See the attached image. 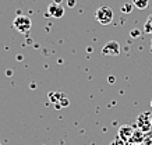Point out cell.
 I'll return each mask as SVG.
<instances>
[{
  "instance_id": "6da1fadb",
  "label": "cell",
  "mask_w": 152,
  "mask_h": 145,
  "mask_svg": "<svg viewBox=\"0 0 152 145\" xmlns=\"http://www.w3.org/2000/svg\"><path fill=\"white\" fill-rule=\"evenodd\" d=\"M95 18L101 25H109L113 21V10L109 6H101L95 11Z\"/></svg>"
},
{
  "instance_id": "7a4b0ae2",
  "label": "cell",
  "mask_w": 152,
  "mask_h": 145,
  "mask_svg": "<svg viewBox=\"0 0 152 145\" xmlns=\"http://www.w3.org/2000/svg\"><path fill=\"white\" fill-rule=\"evenodd\" d=\"M13 27L20 34H28L32 28V21L27 15H17L13 21Z\"/></svg>"
},
{
  "instance_id": "3957f363",
  "label": "cell",
  "mask_w": 152,
  "mask_h": 145,
  "mask_svg": "<svg viewBox=\"0 0 152 145\" xmlns=\"http://www.w3.org/2000/svg\"><path fill=\"white\" fill-rule=\"evenodd\" d=\"M152 122V113L151 112H142L140 113L138 117H137V126L141 131L144 133H148V131H151V124Z\"/></svg>"
},
{
  "instance_id": "277c9868",
  "label": "cell",
  "mask_w": 152,
  "mask_h": 145,
  "mask_svg": "<svg viewBox=\"0 0 152 145\" xmlns=\"http://www.w3.org/2000/svg\"><path fill=\"white\" fill-rule=\"evenodd\" d=\"M120 53V43L117 41H109V42H106L102 47V55L103 56H119Z\"/></svg>"
},
{
  "instance_id": "5b68a950",
  "label": "cell",
  "mask_w": 152,
  "mask_h": 145,
  "mask_svg": "<svg viewBox=\"0 0 152 145\" xmlns=\"http://www.w3.org/2000/svg\"><path fill=\"white\" fill-rule=\"evenodd\" d=\"M48 11L55 18H60V17L64 15V7L61 4H56V3H50V4L48 6Z\"/></svg>"
},
{
  "instance_id": "8992f818",
  "label": "cell",
  "mask_w": 152,
  "mask_h": 145,
  "mask_svg": "<svg viewBox=\"0 0 152 145\" xmlns=\"http://www.w3.org/2000/svg\"><path fill=\"white\" fill-rule=\"evenodd\" d=\"M134 133V128L131 126H129V124H124V126H121L119 128V134H117V137H120L123 141H126V142H129L130 138H131V136H133Z\"/></svg>"
},
{
  "instance_id": "52a82bcc",
  "label": "cell",
  "mask_w": 152,
  "mask_h": 145,
  "mask_svg": "<svg viewBox=\"0 0 152 145\" xmlns=\"http://www.w3.org/2000/svg\"><path fill=\"white\" fill-rule=\"evenodd\" d=\"M144 137H145V133L144 131H141L140 128H137V130H134L133 136H131V138H130V144H134V145H140L144 142Z\"/></svg>"
},
{
  "instance_id": "ba28073f",
  "label": "cell",
  "mask_w": 152,
  "mask_h": 145,
  "mask_svg": "<svg viewBox=\"0 0 152 145\" xmlns=\"http://www.w3.org/2000/svg\"><path fill=\"white\" fill-rule=\"evenodd\" d=\"M148 3H149V0H133V4L140 10H144L148 7Z\"/></svg>"
},
{
  "instance_id": "9c48e42d",
  "label": "cell",
  "mask_w": 152,
  "mask_h": 145,
  "mask_svg": "<svg viewBox=\"0 0 152 145\" xmlns=\"http://www.w3.org/2000/svg\"><path fill=\"white\" fill-rule=\"evenodd\" d=\"M63 96H64V95L63 94H60V92H50V94H49V99H50L52 102H60V99L63 98Z\"/></svg>"
},
{
  "instance_id": "30bf717a",
  "label": "cell",
  "mask_w": 152,
  "mask_h": 145,
  "mask_svg": "<svg viewBox=\"0 0 152 145\" xmlns=\"http://www.w3.org/2000/svg\"><path fill=\"white\" fill-rule=\"evenodd\" d=\"M144 31L147 34L152 32V15H149L147 20V23H145V27H144Z\"/></svg>"
},
{
  "instance_id": "8fae6325",
  "label": "cell",
  "mask_w": 152,
  "mask_h": 145,
  "mask_svg": "<svg viewBox=\"0 0 152 145\" xmlns=\"http://www.w3.org/2000/svg\"><path fill=\"white\" fill-rule=\"evenodd\" d=\"M144 145H152V133L151 131H148L145 133V137H144Z\"/></svg>"
},
{
  "instance_id": "7c38bea8",
  "label": "cell",
  "mask_w": 152,
  "mask_h": 145,
  "mask_svg": "<svg viewBox=\"0 0 152 145\" xmlns=\"http://www.w3.org/2000/svg\"><path fill=\"white\" fill-rule=\"evenodd\" d=\"M109 145H127V142H126V141H123L120 137H116L115 140L112 141Z\"/></svg>"
},
{
  "instance_id": "4fadbf2b",
  "label": "cell",
  "mask_w": 152,
  "mask_h": 145,
  "mask_svg": "<svg viewBox=\"0 0 152 145\" xmlns=\"http://www.w3.org/2000/svg\"><path fill=\"white\" fill-rule=\"evenodd\" d=\"M121 11H123L124 14H130V13H131V4H124L121 7Z\"/></svg>"
},
{
  "instance_id": "5bb4252c",
  "label": "cell",
  "mask_w": 152,
  "mask_h": 145,
  "mask_svg": "<svg viewBox=\"0 0 152 145\" xmlns=\"http://www.w3.org/2000/svg\"><path fill=\"white\" fill-rule=\"evenodd\" d=\"M138 35H140L138 29H133V31H131V36H133V38H137Z\"/></svg>"
},
{
  "instance_id": "9a60e30c",
  "label": "cell",
  "mask_w": 152,
  "mask_h": 145,
  "mask_svg": "<svg viewBox=\"0 0 152 145\" xmlns=\"http://www.w3.org/2000/svg\"><path fill=\"white\" fill-rule=\"evenodd\" d=\"M109 82H110V84H113V82H115V77H113V75H110V77H109Z\"/></svg>"
},
{
  "instance_id": "2e32d148",
  "label": "cell",
  "mask_w": 152,
  "mask_h": 145,
  "mask_svg": "<svg viewBox=\"0 0 152 145\" xmlns=\"http://www.w3.org/2000/svg\"><path fill=\"white\" fill-rule=\"evenodd\" d=\"M74 4H75V0H70V1H69V6H70V7H73Z\"/></svg>"
},
{
  "instance_id": "e0dca14e",
  "label": "cell",
  "mask_w": 152,
  "mask_h": 145,
  "mask_svg": "<svg viewBox=\"0 0 152 145\" xmlns=\"http://www.w3.org/2000/svg\"><path fill=\"white\" fill-rule=\"evenodd\" d=\"M61 1H63V0H55L56 4H61Z\"/></svg>"
},
{
  "instance_id": "ac0fdd59",
  "label": "cell",
  "mask_w": 152,
  "mask_h": 145,
  "mask_svg": "<svg viewBox=\"0 0 152 145\" xmlns=\"http://www.w3.org/2000/svg\"><path fill=\"white\" fill-rule=\"evenodd\" d=\"M127 145H134V144H130V142H127Z\"/></svg>"
},
{
  "instance_id": "d6986e66",
  "label": "cell",
  "mask_w": 152,
  "mask_h": 145,
  "mask_svg": "<svg viewBox=\"0 0 152 145\" xmlns=\"http://www.w3.org/2000/svg\"><path fill=\"white\" fill-rule=\"evenodd\" d=\"M151 106H152V101H151Z\"/></svg>"
},
{
  "instance_id": "ffe728a7",
  "label": "cell",
  "mask_w": 152,
  "mask_h": 145,
  "mask_svg": "<svg viewBox=\"0 0 152 145\" xmlns=\"http://www.w3.org/2000/svg\"><path fill=\"white\" fill-rule=\"evenodd\" d=\"M0 145H1V142H0Z\"/></svg>"
},
{
  "instance_id": "44dd1931",
  "label": "cell",
  "mask_w": 152,
  "mask_h": 145,
  "mask_svg": "<svg viewBox=\"0 0 152 145\" xmlns=\"http://www.w3.org/2000/svg\"><path fill=\"white\" fill-rule=\"evenodd\" d=\"M151 124H152V122H151Z\"/></svg>"
}]
</instances>
